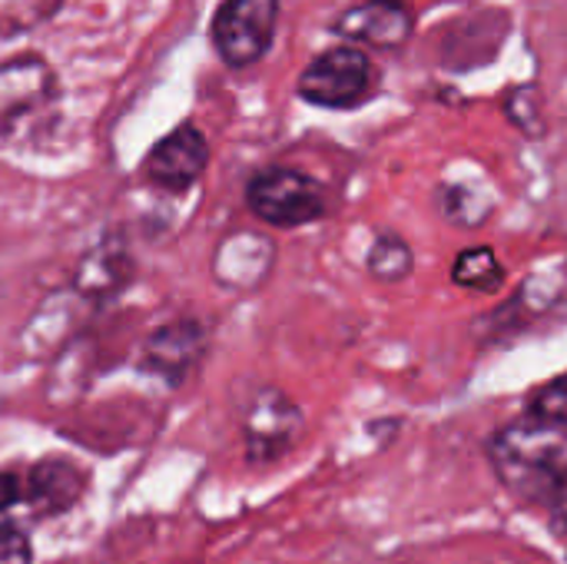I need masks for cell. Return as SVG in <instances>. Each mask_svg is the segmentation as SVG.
Here are the masks:
<instances>
[{"mask_svg":"<svg viewBox=\"0 0 567 564\" xmlns=\"http://www.w3.org/2000/svg\"><path fill=\"white\" fill-rule=\"evenodd\" d=\"M332 30L352 43H369L382 50H399L415 33V10L409 0H365L349 7Z\"/></svg>","mask_w":567,"mask_h":564,"instance_id":"9","label":"cell"},{"mask_svg":"<svg viewBox=\"0 0 567 564\" xmlns=\"http://www.w3.org/2000/svg\"><path fill=\"white\" fill-rule=\"evenodd\" d=\"M209 163V143L206 136L193 126L183 123L173 133H166L150 153H146V176L169 193L189 189Z\"/></svg>","mask_w":567,"mask_h":564,"instance_id":"10","label":"cell"},{"mask_svg":"<svg viewBox=\"0 0 567 564\" xmlns=\"http://www.w3.org/2000/svg\"><path fill=\"white\" fill-rule=\"evenodd\" d=\"M276 263V246L272 239L259 236V233H233L216 246L213 256V276L219 286L236 289V293H252L259 289Z\"/></svg>","mask_w":567,"mask_h":564,"instance_id":"11","label":"cell"},{"mask_svg":"<svg viewBox=\"0 0 567 564\" xmlns=\"http://www.w3.org/2000/svg\"><path fill=\"white\" fill-rule=\"evenodd\" d=\"M206 346H209V332L203 329V322L196 319L166 322L143 342L140 369L176 389L199 369Z\"/></svg>","mask_w":567,"mask_h":564,"instance_id":"7","label":"cell"},{"mask_svg":"<svg viewBox=\"0 0 567 564\" xmlns=\"http://www.w3.org/2000/svg\"><path fill=\"white\" fill-rule=\"evenodd\" d=\"M279 0H226L213 17V47L229 66L262 60L276 40Z\"/></svg>","mask_w":567,"mask_h":564,"instance_id":"6","label":"cell"},{"mask_svg":"<svg viewBox=\"0 0 567 564\" xmlns=\"http://www.w3.org/2000/svg\"><path fill=\"white\" fill-rule=\"evenodd\" d=\"M246 203L262 223L279 226V229L319 223L329 206L326 186L319 180L299 170H286V166L262 170L259 176H252L246 189Z\"/></svg>","mask_w":567,"mask_h":564,"instance_id":"3","label":"cell"},{"mask_svg":"<svg viewBox=\"0 0 567 564\" xmlns=\"http://www.w3.org/2000/svg\"><path fill=\"white\" fill-rule=\"evenodd\" d=\"M56 0H0V33H20L40 23Z\"/></svg>","mask_w":567,"mask_h":564,"instance_id":"17","label":"cell"},{"mask_svg":"<svg viewBox=\"0 0 567 564\" xmlns=\"http://www.w3.org/2000/svg\"><path fill=\"white\" fill-rule=\"evenodd\" d=\"M86 485H90V472L80 462L66 455H47L33 462L30 472L23 475V502L33 509V515L56 519L80 505Z\"/></svg>","mask_w":567,"mask_h":564,"instance_id":"8","label":"cell"},{"mask_svg":"<svg viewBox=\"0 0 567 564\" xmlns=\"http://www.w3.org/2000/svg\"><path fill=\"white\" fill-rule=\"evenodd\" d=\"M0 564H33V542L13 522H0Z\"/></svg>","mask_w":567,"mask_h":564,"instance_id":"18","label":"cell"},{"mask_svg":"<svg viewBox=\"0 0 567 564\" xmlns=\"http://www.w3.org/2000/svg\"><path fill=\"white\" fill-rule=\"evenodd\" d=\"M375 80L372 57L359 43L322 50L299 76V96L322 110H346L369 96Z\"/></svg>","mask_w":567,"mask_h":564,"instance_id":"4","label":"cell"},{"mask_svg":"<svg viewBox=\"0 0 567 564\" xmlns=\"http://www.w3.org/2000/svg\"><path fill=\"white\" fill-rule=\"evenodd\" d=\"M60 100L56 73L47 60L23 53L0 63V140L30 143L53 126Z\"/></svg>","mask_w":567,"mask_h":564,"instance_id":"2","label":"cell"},{"mask_svg":"<svg viewBox=\"0 0 567 564\" xmlns=\"http://www.w3.org/2000/svg\"><path fill=\"white\" fill-rule=\"evenodd\" d=\"M302 409L276 386H262L243 409V442L252 465L279 462L302 435Z\"/></svg>","mask_w":567,"mask_h":564,"instance_id":"5","label":"cell"},{"mask_svg":"<svg viewBox=\"0 0 567 564\" xmlns=\"http://www.w3.org/2000/svg\"><path fill=\"white\" fill-rule=\"evenodd\" d=\"M23 502V475L17 472H0V515L17 509Z\"/></svg>","mask_w":567,"mask_h":564,"instance_id":"19","label":"cell"},{"mask_svg":"<svg viewBox=\"0 0 567 564\" xmlns=\"http://www.w3.org/2000/svg\"><path fill=\"white\" fill-rule=\"evenodd\" d=\"M365 266H369V273H372L379 283H402V279H409V273H412V266H415V253H412V246H409L402 236L382 233V236L372 243Z\"/></svg>","mask_w":567,"mask_h":564,"instance_id":"15","label":"cell"},{"mask_svg":"<svg viewBox=\"0 0 567 564\" xmlns=\"http://www.w3.org/2000/svg\"><path fill=\"white\" fill-rule=\"evenodd\" d=\"M133 273V259L120 239H100L96 249H90L73 276V293L86 302L110 299Z\"/></svg>","mask_w":567,"mask_h":564,"instance_id":"12","label":"cell"},{"mask_svg":"<svg viewBox=\"0 0 567 564\" xmlns=\"http://www.w3.org/2000/svg\"><path fill=\"white\" fill-rule=\"evenodd\" d=\"M528 416L567 429V372L565 376H558V379H551L548 386H542V389L532 396Z\"/></svg>","mask_w":567,"mask_h":564,"instance_id":"16","label":"cell"},{"mask_svg":"<svg viewBox=\"0 0 567 564\" xmlns=\"http://www.w3.org/2000/svg\"><path fill=\"white\" fill-rule=\"evenodd\" d=\"M488 462L502 485L555 519H567V429L518 419L488 439Z\"/></svg>","mask_w":567,"mask_h":564,"instance_id":"1","label":"cell"},{"mask_svg":"<svg viewBox=\"0 0 567 564\" xmlns=\"http://www.w3.org/2000/svg\"><path fill=\"white\" fill-rule=\"evenodd\" d=\"M439 209L452 226L462 229H478L488 223L492 216V199L485 189L472 186V183H449L439 193Z\"/></svg>","mask_w":567,"mask_h":564,"instance_id":"14","label":"cell"},{"mask_svg":"<svg viewBox=\"0 0 567 564\" xmlns=\"http://www.w3.org/2000/svg\"><path fill=\"white\" fill-rule=\"evenodd\" d=\"M452 283L468 293L492 296L505 286V266L498 263L495 249H488V246L462 249L452 263Z\"/></svg>","mask_w":567,"mask_h":564,"instance_id":"13","label":"cell"}]
</instances>
